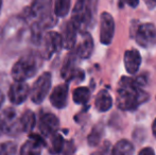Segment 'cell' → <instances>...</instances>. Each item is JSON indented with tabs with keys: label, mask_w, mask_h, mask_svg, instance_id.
Listing matches in <instances>:
<instances>
[{
	"label": "cell",
	"mask_w": 156,
	"mask_h": 155,
	"mask_svg": "<svg viewBox=\"0 0 156 155\" xmlns=\"http://www.w3.org/2000/svg\"><path fill=\"white\" fill-rule=\"evenodd\" d=\"M149 99V95L137 84L135 79L123 77L118 85L117 105L122 111H132Z\"/></svg>",
	"instance_id": "1"
},
{
	"label": "cell",
	"mask_w": 156,
	"mask_h": 155,
	"mask_svg": "<svg viewBox=\"0 0 156 155\" xmlns=\"http://www.w3.org/2000/svg\"><path fill=\"white\" fill-rule=\"evenodd\" d=\"M29 17L35 19L33 30L38 34L41 29L54 26L56 19L52 13V0H35L29 9Z\"/></svg>",
	"instance_id": "2"
},
{
	"label": "cell",
	"mask_w": 156,
	"mask_h": 155,
	"mask_svg": "<svg viewBox=\"0 0 156 155\" xmlns=\"http://www.w3.org/2000/svg\"><path fill=\"white\" fill-rule=\"evenodd\" d=\"M98 0H78L72 11L71 23L78 31L85 32V30L93 23L94 15Z\"/></svg>",
	"instance_id": "3"
},
{
	"label": "cell",
	"mask_w": 156,
	"mask_h": 155,
	"mask_svg": "<svg viewBox=\"0 0 156 155\" xmlns=\"http://www.w3.org/2000/svg\"><path fill=\"white\" fill-rule=\"evenodd\" d=\"M41 67V58L38 54L30 53L23 56L12 68V77L15 81H25L32 78Z\"/></svg>",
	"instance_id": "4"
},
{
	"label": "cell",
	"mask_w": 156,
	"mask_h": 155,
	"mask_svg": "<svg viewBox=\"0 0 156 155\" xmlns=\"http://www.w3.org/2000/svg\"><path fill=\"white\" fill-rule=\"evenodd\" d=\"M132 36L141 47H151L156 44V28L152 23H142L134 30Z\"/></svg>",
	"instance_id": "5"
},
{
	"label": "cell",
	"mask_w": 156,
	"mask_h": 155,
	"mask_svg": "<svg viewBox=\"0 0 156 155\" xmlns=\"http://www.w3.org/2000/svg\"><path fill=\"white\" fill-rule=\"evenodd\" d=\"M51 87V73L45 72L37 79L31 89V99L34 103H41L48 95Z\"/></svg>",
	"instance_id": "6"
},
{
	"label": "cell",
	"mask_w": 156,
	"mask_h": 155,
	"mask_svg": "<svg viewBox=\"0 0 156 155\" xmlns=\"http://www.w3.org/2000/svg\"><path fill=\"white\" fill-rule=\"evenodd\" d=\"M63 47L62 35L56 32H48L44 37V46L41 58H50L53 54L58 52Z\"/></svg>",
	"instance_id": "7"
},
{
	"label": "cell",
	"mask_w": 156,
	"mask_h": 155,
	"mask_svg": "<svg viewBox=\"0 0 156 155\" xmlns=\"http://www.w3.org/2000/svg\"><path fill=\"white\" fill-rule=\"evenodd\" d=\"M0 126L3 133L6 134H15L19 132V119L16 112L13 108H6L0 115Z\"/></svg>",
	"instance_id": "8"
},
{
	"label": "cell",
	"mask_w": 156,
	"mask_h": 155,
	"mask_svg": "<svg viewBox=\"0 0 156 155\" xmlns=\"http://www.w3.org/2000/svg\"><path fill=\"white\" fill-rule=\"evenodd\" d=\"M115 33V23L109 13L103 12L100 17V41L104 45H109Z\"/></svg>",
	"instance_id": "9"
},
{
	"label": "cell",
	"mask_w": 156,
	"mask_h": 155,
	"mask_svg": "<svg viewBox=\"0 0 156 155\" xmlns=\"http://www.w3.org/2000/svg\"><path fill=\"white\" fill-rule=\"evenodd\" d=\"M30 89L25 81H15L9 89V98L14 104H20L28 98Z\"/></svg>",
	"instance_id": "10"
},
{
	"label": "cell",
	"mask_w": 156,
	"mask_h": 155,
	"mask_svg": "<svg viewBox=\"0 0 156 155\" xmlns=\"http://www.w3.org/2000/svg\"><path fill=\"white\" fill-rule=\"evenodd\" d=\"M46 146L44 137L37 134L30 135V139L23 143L20 149V155H41V148Z\"/></svg>",
	"instance_id": "11"
},
{
	"label": "cell",
	"mask_w": 156,
	"mask_h": 155,
	"mask_svg": "<svg viewBox=\"0 0 156 155\" xmlns=\"http://www.w3.org/2000/svg\"><path fill=\"white\" fill-rule=\"evenodd\" d=\"M58 129V119L50 113L41 114L39 118V130L41 134L45 136L50 137L51 135L55 134Z\"/></svg>",
	"instance_id": "12"
},
{
	"label": "cell",
	"mask_w": 156,
	"mask_h": 155,
	"mask_svg": "<svg viewBox=\"0 0 156 155\" xmlns=\"http://www.w3.org/2000/svg\"><path fill=\"white\" fill-rule=\"evenodd\" d=\"M124 66L129 75H134L138 71L141 64V56L136 49L127 50L124 53Z\"/></svg>",
	"instance_id": "13"
},
{
	"label": "cell",
	"mask_w": 156,
	"mask_h": 155,
	"mask_svg": "<svg viewBox=\"0 0 156 155\" xmlns=\"http://www.w3.org/2000/svg\"><path fill=\"white\" fill-rule=\"evenodd\" d=\"M67 97H68V85L61 84L58 85L53 89L51 96H50V101L52 105L56 108H63L67 104Z\"/></svg>",
	"instance_id": "14"
},
{
	"label": "cell",
	"mask_w": 156,
	"mask_h": 155,
	"mask_svg": "<svg viewBox=\"0 0 156 155\" xmlns=\"http://www.w3.org/2000/svg\"><path fill=\"white\" fill-rule=\"evenodd\" d=\"M94 50V41L90 34L83 32L82 41L79 44V46L74 50V53L80 58H88L91 55Z\"/></svg>",
	"instance_id": "15"
},
{
	"label": "cell",
	"mask_w": 156,
	"mask_h": 155,
	"mask_svg": "<svg viewBox=\"0 0 156 155\" xmlns=\"http://www.w3.org/2000/svg\"><path fill=\"white\" fill-rule=\"evenodd\" d=\"M76 28L73 26V23L71 21L66 25L65 29H64V34L62 35V41H63V47L67 48V49H71L73 48L74 44L76 41Z\"/></svg>",
	"instance_id": "16"
},
{
	"label": "cell",
	"mask_w": 156,
	"mask_h": 155,
	"mask_svg": "<svg viewBox=\"0 0 156 155\" xmlns=\"http://www.w3.org/2000/svg\"><path fill=\"white\" fill-rule=\"evenodd\" d=\"M76 58L78 56L76 55V53H71L68 58L66 60L65 64L63 66V69H62V77L66 80H71L73 79L74 77H76L79 73V71L76 69V66H74V63H76Z\"/></svg>",
	"instance_id": "17"
},
{
	"label": "cell",
	"mask_w": 156,
	"mask_h": 155,
	"mask_svg": "<svg viewBox=\"0 0 156 155\" xmlns=\"http://www.w3.org/2000/svg\"><path fill=\"white\" fill-rule=\"evenodd\" d=\"M94 104L99 112H106L113 105V99L107 90H101L97 95Z\"/></svg>",
	"instance_id": "18"
},
{
	"label": "cell",
	"mask_w": 156,
	"mask_h": 155,
	"mask_svg": "<svg viewBox=\"0 0 156 155\" xmlns=\"http://www.w3.org/2000/svg\"><path fill=\"white\" fill-rule=\"evenodd\" d=\"M19 125L20 131L23 132H30L33 130L35 125V115L32 111H27L19 118Z\"/></svg>",
	"instance_id": "19"
},
{
	"label": "cell",
	"mask_w": 156,
	"mask_h": 155,
	"mask_svg": "<svg viewBox=\"0 0 156 155\" xmlns=\"http://www.w3.org/2000/svg\"><path fill=\"white\" fill-rule=\"evenodd\" d=\"M133 145L129 140H125V139L118 141L113 149V155H133Z\"/></svg>",
	"instance_id": "20"
},
{
	"label": "cell",
	"mask_w": 156,
	"mask_h": 155,
	"mask_svg": "<svg viewBox=\"0 0 156 155\" xmlns=\"http://www.w3.org/2000/svg\"><path fill=\"white\" fill-rule=\"evenodd\" d=\"M103 134H104V128H103L102 124L96 125L88 136V145L91 146V147L98 146L100 143L101 139H102Z\"/></svg>",
	"instance_id": "21"
},
{
	"label": "cell",
	"mask_w": 156,
	"mask_h": 155,
	"mask_svg": "<svg viewBox=\"0 0 156 155\" xmlns=\"http://www.w3.org/2000/svg\"><path fill=\"white\" fill-rule=\"evenodd\" d=\"M90 98V90L87 87H79L73 91V101L78 104H85Z\"/></svg>",
	"instance_id": "22"
},
{
	"label": "cell",
	"mask_w": 156,
	"mask_h": 155,
	"mask_svg": "<svg viewBox=\"0 0 156 155\" xmlns=\"http://www.w3.org/2000/svg\"><path fill=\"white\" fill-rule=\"evenodd\" d=\"M64 147L63 137L58 135V133L50 136V143H49V151L53 154H58L62 151Z\"/></svg>",
	"instance_id": "23"
},
{
	"label": "cell",
	"mask_w": 156,
	"mask_h": 155,
	"mask_svg": "<svg viewBox=\"0 0 156 155\" xmlns=\"http://www.w3.org/2000/svg\"><path fill=\"white\" fill-rule=\"evenodd\" d=\"M70 9V0H55L54 14L58 17H65Z\"/></svg>",
	"instance_id": "24"
},
{
	"label": "cell",
	"mask_w": 156,
	"mask_h": 155,
	"mask_svg": "<svg viewBox=\"0 0 156 155\" xmlns=\"http://www.w3.org/2000/svg\"><path fill=\"white\" fill-rule=\"evenodd\" d=\"M17 146L12 141H6L0 145V155H16Z\"/></svg>",
	"instance_id": "25"
},
{
	"label": "cell",
	"mask_w": 156,
	"mask_h": 155,
	"mask_svg": "<svg viewBox=\"0 0 156 155\" xmlns=\"http://www.w3.org/2000/svg\"><path fill=\"white\" fill-rule=\"evenodd\" d=\"M108 154H109V143H105V145L100 150H98V151L94 152L91 155H108Z\"/></svg>",
	"instance_id": "26"
},
{
	"label": "cell",
	"mask_w": 156,
	"mask_h": 155,
	"mask_svg": "<svg viewBox=\"0 0 156 155\" xmlns=\"http://www.w3.org/2000/svg\"><path fill=\"white\" fill-rule=\"evenodd\" d=\"M138 155H155V152L152 148L147 147V148H144V149H142Z\"/></svg>",
	"instance_id": "27"
},
{
	"label": "cell",
	"mask_w": 156,
	"mask_h": 155,
	"mask_svg": "<svg viewBox=\"0 0 156 155\" xmlns=\"http://www.w3.org/2000/svg\"><path fill=\"white\" fill-rule=\"evenodd\" d=\"M144 1L146 3V5L149 9H151V10H153L156 6V0H144Z\"/></svg>",
	"instance_id": "28"
},
{
	"label": "cell",
	"mask_w": 156,
	"mask_h": 155,
	"mask_svg": "<svg viewBox=\"0 0 156 155\" xmlns=\"http://www.w3.org/2000/svg\"><path fill=\"white\" fill-rule=\"evenodd\" d=\"M126 3L132 8H136L139 4V0H126Z\"/></svg>",
	"instance_id": "29"
},
{
	"label": "cell",
	"mask_w": 156,
	"mask_h": 155,
	"mask_svg": "<svg viewBox=\"0 0 156 155\" xmlns=\"http://www.w3.org/2000/svg\"><path fill=\"white\" fill-rule=\"evenodd\" d=\"M3 102H4V96H3V93H2V91H0V108H1Z\"/></svg>",
	"instance_id": "30"
},
{
	"label": "cell",
	"mask_w": 156,
	"mask_h": 155,
	"mask_svg": "<svg viewBox=\"0 0 156 155\" xmlns=\"http://www.w3.org/2000/svg\"><path fill=\"white\" fill-rule=\"evenodd\" d=\"M152 131H153V135L156 137V119L153 122V125H152Z\"/></svg>",
	"instance_id": "31"
},
{
	"label": "cell",
	"mask_w": 156,
	"mask_h": 155,
	"mask_svg": "<svg viewBox=\"0 0 156 155\" xmlns=\"http://www.w3.org/2000/svg\"><path fill=\"white\" fill-rule=\"evenodd\" d=\"M1 8H2V0H0V11H1Z\"/></svg>",
	"instance_id": "32"
},
{
	"label": "cell",
	"mask_w": 156,
	"mask_h": 155,
	"mask_svg": "<svg viewBox=\"0 0 156 155\" xmlns=\"http://www.w3.org/2000/svg\"><path fill=\"white\" fill-rule=\"evenodd\" d=\"M2 133H3V132H2V130H1V126H0V135H1Z\"/></svg>",
	"instance_id": "33"
},
{
	"label": "cell",
	"mask_w": 156,
	"mask_h": 155,
	"mask_svg": "<svg viewBox=\"0 0 156 155\" xmlns=\"http://www.w3.org/2000/svg\"><path fill=\"white\" fill-rule=\"evenodd\" d=\"M1 36H2V34H1V31H0V39H1Z\"/></svg>",
	"instance_id": "34"
}]
</instances>
